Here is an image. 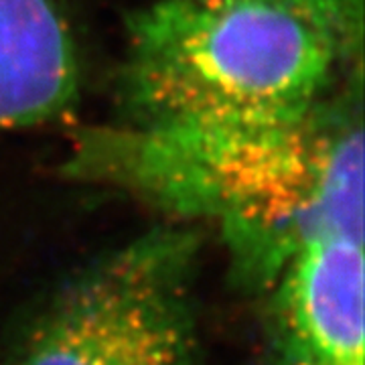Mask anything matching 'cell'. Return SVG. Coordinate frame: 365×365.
<instances>
[{
  "label": "cell",
  "mask_w": 365,
  "mask_h": 365,
  "mask_svg": "<svg viewBox=\"0 0 365 365\" xmlns=\"http://www.w3.org/2000/svg\"><path fill=\"white\" fill-rule=\"evenodd\" d=\"M337 47L256 2L155 0L130 19L120 98L132 126L266 128L323 104Z\"/></svg>",
  "instance_id": "7a4b0ae2"
},
{
  "label": "cell",
  "mask_w": 365,
  "mask_h": 365,
  "mask_svg": "<svg viewBox=\"0 0 365 365\" xmlns=\"http://www.w3.org/2000/svg\"><path fill=\"white\" fill-rule=\"evenodd\" d=\"M299 16L337 47L343 61L359 57L364 41V0H240Z\"/></svg>",
  "instance_id": "5b68a950"
},
{
  "label": "cell",
  "mask_w": 365,
  "mask_h": 365,
  "mask_svg": "<svg viewBox=\"0 0 365 365\" xmlns=\"http://www.w3.org/2000/svg\"><path fill=\"white\" fill-rule=\"evenodd\" d=\"M67 173L213 223L240 287L258 299L319 250L364 234L359 100L266 128L132 126L81 134Z\"/></svg>",
  "instance_id": "6da1fadb"
},
{
  "label": "cell",
  "mask_w": 365,
  "mask_h": 365,
  "mask_svg": "<svg viewBox=\"0 0 365 365\" xmlns=\"http://www.w3.org/2000/svg\"><path fill=\"white\" fill-rule=\"evenodd\" d=\"M81 66L59 0H0V130L73 110Z\"/></svg>",
  "instance_id": "277c9868"
},
{
  "label": "cell",
  "mask_w": 365,
  "mask_h": 365,
  "mask_svg": "<svg viewBox=\"0 0 365 365\" xmlns=\"http://www.w3.org/2000/svg\"><path fill=\"white\" fill-rule=\"evenodd\" d=\"M199 235L160 225L67 278L13 365H201Z\"/></svg>",
  "instance_id": "3957f363"
}]
</instances>
